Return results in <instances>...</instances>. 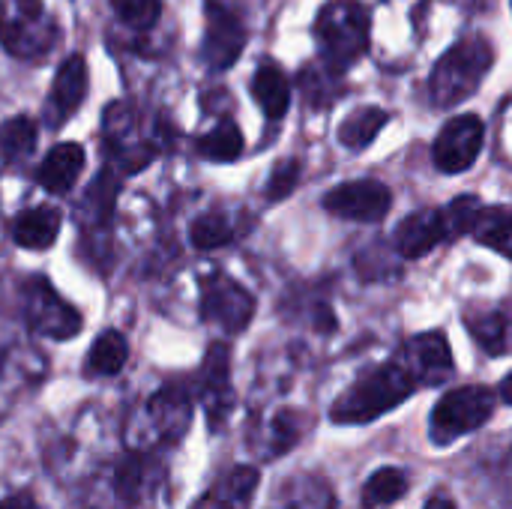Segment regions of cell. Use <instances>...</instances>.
<instances>
[{
	"mask_svg": "<svg viewBox=\"0 0 512 509\" xmlns=\"http://www.w3.org/2000/svg\"><path fill=\"white\" fill-rule=\"evenodd\" d=\"M417 381L402 363L378 366L366 375H360L330 408L333 423L339 426H363L378 420L381 414L393 411L414 393Z\"/></svg>",
	"mask_w": 512,
	"mask_h": 509,
	"instance_id": "6da1fadb",
	"label": "cell"
},
{
	"mask_svg": "<svg viewBox=\"0 0 512 509\" xmlns=\"http://www.w3.org/2000/svg\"><path fill=\"white\" fill-rule=\"evenodd\" d=\"M492 60H495V51H492V45L486 39L471 36V39L456 42L438 60V66L432 72V81H429L435 105L450 108V105H459L462 99H468L480 87V81L489 72Z\"/></svg>",
	"mask_w": 512,
	"mask_h": 509,
	"instance_id": "7a4b0ae2",
	"label": "cell"
},
{
	"mask_svg": "<svg viewBox=\"0 0 512 509\" xmlns=\"http://www.w3.org/2000/svg\"><path fill=\"white\" fill-rule=\"evenodd\" d=\"M330 72L348 69L369 45V15L357 0H333L315 24Z\"/></svg>",
	"mask_w": 512,
	"mask_h": 509,
	"instance_id": "3957f363",
	"label": "cell"
},
{
	"mask_svg": "<svg viewBox=\"0 0 512 509\" xmlns=\"http://www.w3.org/2000/svg\"><path fill=\"white\" fill-rule=\"evenodd\" d=\"M495 411V396L489 387H459L447 393L432 411V441L453 444L456 438L480 429Z\"/></svg>",
	"mask_w": 512,
	"mask_h": 509,
	"instance_id": "277c9868",
	"label": "cell"
},
{
	"mask_svg": "<svg viewBox=\"0 0 512 509\" xmlns=\"http://www.w3.org/2000/svg\"><path fill=\"white\" fill-rule=\"evenodd\" d=\"M201 312L210 324L222 327L225 333H240L249 327V321L255 315V300L243 285L216 273V276L204 279Z\"/></svg>",
	"mask_w": 512,
	"mask_h": 509,
	"instance_id": "5b68a950",
	"label": "cell"
},
{
	"mask_svg": "<svg viewBox=\"0 0 512 509\" xmlns=\"http://www.w3.org/2000/svg\"><path fill=\"white\" fill-rule=\"evenodd\" d=\"M483 147V120L477 114L453 117L435 138L432 159L444 174H462L468 171Z\"/></svg>",
	"mask_w": 512,
	"mask_h": 509,
	"instance_id": "8992f818",
	"label": "cell"
},
{
	"mask_svg": "<svg viewBox=\"0 0 512 509\" xmlns=\"http://www.w3.org/2000/svg\"><path fill=\"white\" fill-rule=\"evenodd\" d=\"M393 204V195L384 183L378 180H351L327 192L324 207L327 213L351 222H378L387 216Z\"/></svg>",
	"mask_w": 512,
	"mask_h": 509,
	"instance_id": "52a82bcc",
	"label": "cell"
},
{
	"mask_svg": "<svg viewBox=\"0 0 512 509\" xmlns=\"http://www.w3.org/2000/svg\"><path fill=\"white\" fill-rule=\"evenodd\" d=\"M27 321L36 333L51 339H69L81 330V315L66 306L42 279H33L27 285Z\"/></svg>",
	"mask_w": 512,
	"mask_h": 509,
	"instance_id": "ba28073f",
	"label": "cell"
},
{
	"mask_svg": "<svg viewBox=\"0 0 512 509\" xmlns=\"http://www.w3.org/2000/svg\"><path fill=\"white\" fill-rule=\"evenodd\" d=\"M246 45V30L234 12L222 3H207V30H204V60L213 69H228L237 63Z\"/></svg>",
	"mask_w": 512,
	"mask_h": 509,
	"instance_id": "9c48e42d",
	"label": "cell"
},
{
	"mask_svg": "<svg viewBox=\"0 0 512 509\" xmlns=\"http://www.w3.org/2000/svg\"><path fill=\"white\" fill-rule=\"evenodd\" d=\"M414 381L435 387L450 378L453 372V351L444 333H423L414 336L405 348V363H402Z\"/></svg>",
	"mask_w": 512,
	"mask_h": 509,
	"instance_id": "30bf717a",
	"label": "cell"
},
{
	"mask_svg": "<svg viewBox=\"0 0 512 509\" xmlns=\"http://www.w3.org/2000/svg\"><path fill=\"white\" fill-rule=\"evenodd\" d=\"M396 249L402 258H423L429 255L438 243L450 240L447 237V225H444V213L441 210H417L411 216H405L393 234Z\"/></svg>",
	"mask_w": 512,
	"mask_h": 509,
	"instance_id": "8fae6325",
	"label": "cell"
},
{
	"mask_svg": "<svg viewBox=\"0 0 512 509\" xmlns=\"http://www.w3.org/2000/svg\"><path fill=\"white\" fill-rule=\"evenodd\" d=\"M201 396H204L210 423L222 426V420L228 417V411L234 405L231 378H228V348L225 345H213L207 351V360L201 369Z\"/></svg>",
	"mask_w": 512,
	"mask_h": 509,
	"instance_id": "7c38bea8",
	"label": "cell"
},
{
	"mask_svg": "<svg viewBox=\"0 0 512 509\" xmlns=\"http://www.w3.org/2000/svg\"><path fill=\"white\" fill-rule=\"evenodd\" d=\"M84 96H87V63H84V57L72 54L63 60V66L54 75V87H51V120H54V126H60L63 117L78 111Z\"/></svg>",
	"mask_w": 512,
	"mask_h": 509,
	"instance_id": "4fadbf2b",
	"label": "cell"
},
{
	"mask_svg": "<svg viewBox=\"0 0 512 509\" xmlns=\"http://www.w3.org/2000/svg\"><path fill=\"white\" fill-rule=\"evenodd\" d=\"M84 171V147L75 141H63L48 150V156L39 165V186L51 195H66L78 174Z\"/></svg>",
	"mask_w": 512,
	"mask_h": 509,
	"instance_id": "5bb4252c",
	"label": "cell"
},
{
	"mask_svg": "<svg viewBox=\"0 0 512 509\" xmlns=\"http://www.w3.org/2000/svg\"><path fill=\"white\" fill-rule=\"evenodd\" d=\"M147 411H150V417H153L159 435L168 438V441H177V438L186 432L189 420H192V402H189V396H186L180 387H165V390H159V393L153 396V402H150Z\"/></svg>",
	"mask_w": 512,
	"mask_h": 509,
	"instance_id": "9a60e30c",
	"label": "cell"
},
{
	"mask_svg": "<svg viewBox=\"0 0 512 509\" xmlns=\"http://www.w3.org/2000/svg\"><path fill=\"white\" fill-rule=\"evenodd\" d=\"M57 234H60V213L54 207L24 210L12 225V237L24 249H48L57 240Z\"/></svg>",
	"mask_w": 512,
	"mask_h": 509,
	"instance_id": "2e32d148",
	"label": "cell"
},
{
	"mask_svg": "<svg viewBox=\"0 0 512 509\" xmlns=\"http://www.w3.org/2000/svg\"><path fill=\"white\" fill-rule=\"evenodd\" d=\"M252 93L261 105V111L270 117V120H279L285 117L288 105H291V84L285 78V72L276 66V63H264L255 78H252Z\"/></svg>",
	"mask_w": 512,
	"mask_h": 509,
	"instance_id": "e0dca14e",
	"label": "cell"
},
{
	"mask_svg": "<svg viewBox=\"0 0 512 509\" xmlns=\"http://www.w3.org/2000/svg\"><path fill=\"white\" fill-rule=\"evenodd\" d=\"M471 234L483 246L512 258V207H492V210L483 207L474 228H471Z\"/></svg>",
	"mask_w": 512,
	"mask_h": 509,
	"instance_id": "ac0fdd59",
	"label": "cell"
},
{
	"mask_svg": "<svg viewBox=\"0 0 512 509\" xmlns=\"http://www.w3.org/2000/svg\"><path fill=\"white\" fill-rule=\"evenodd\" d=\"M126 360H129V345H126L123 333L108 330L93 342V348L87 354V375H102V378L117 375L126 366Z\"/></svg>",
	"mask_w": 512,
	"mask_h": 509,
	"instance_id": "d6986e66",
	"label": "cell"
},
{
	"mask_svg": "<svg viewBox=\"0 0 512 509\" xmlns=\"http://www.w3.org/2000/svg\"><path fill=\"white\" fill-rule=\"evenodd\" d=\"M387 123V111L381 108H360L354 114H348L339 126V141L351 150H363L366 144L375 141V135L384 129Z\"/></svg>",
	"mask_w": 512,
	"mask_h": 509,
	"instance_id": "ffe728a7",
	"label": "cell"
},
{
	"mask_svg": "<svg viewBox=\"0 0 512 509\" xmlns=\"http://www.w3.org/2000/svg\"><path fill=\"white\" fill-rule=\"evenodd\" d=\"M198 153L210 162H234L243 153V132L231 120H222L216 129L198 138Z\"/></svg>",
	"mask_w": 512,
	"mask_h": 509,
	"instance_id": "44dd1931",
	"label": "cell"
},
{
	"mask_svg": "<svg viewBox=\"0 0 512 509\" xmlns=\"http://www.w3.org/2000/svg\"><path fill=\"white\" fill-rule=\"evenodd\" d=\"M408 492V477L399 468H381L363 486V507H387Z\"/></svg>",
	"mask_w": 512,
	"mask_h": 509,
	"instance_id": "7402d4cb",
	"label": "cell"
},
{
	"mask_svg": "<svg viewBox=\"0 0 512 509\" xmlns=\"http://www.w3.org/2000/svg\"><path fill=\"white\" fill-rule=\"evenodd\" d=\"M465 324L471 330V336L480 342L483 351L489 354H501L504 345H507V321L501 312H474V315H465Z\"/></svg>",
	"mask_w": 512,
	"mask_h": 509,
	"instance_id": "603a6c76",
	"label": "cell"
},
{
	"mask_svg": "<svg viewBox=\"0 0 512 509\" xmlns=\"http://www.w3.org/2000/svg\"><path fill=\"white\" fill-rule=\"evenodd\" d=\"M258 486V471L255 468H234L228 480L213 492L219 509H243L249 504L252 492Z\"/></svg>",
	"mask_w": 512,
	"mask_h": 509,
	"instance_id": "cb8c5ba5",
	"label": "cell"
},
{
	"mask_svg": "<svg viewBox=\"0 0 512 509\" xmlns=\"http://www.w3.org/2000/svg\"><path fill=\"white\" fill-rule=\"evenodd\" d=\"M36 147V126L30 117H12L0 126V150L6 159H24Z\"/></svg>",
	"mask_w": 512,
	"mask_h": 509,
	"instance_id": "d4e9b609",
	"label": "cell"
},
{
	"mask_svg": "<svg viewBox=\"0 0 512 509\" xmlns=\"http://www.w3.org/2000/svg\"><path fill=\"white\" fill-rule=\"evenodd\" d=\"M231 237H234V225H231L222 213H207V216L195 219L192 228H189V240H192V246L201 249V252L219 249V246H225Z\"/></svg>",
	"mask_w": 512,
	"mask_h": 509,
	"instance_id": "484cf974",
	"label": "cell"
},
{
	"mask_svg": "<svg viewBox=\"0 0 512 509\" xmlns=\"http://www.w3.org/2000/svg\"><path fill=\"white\" fill-rule=\"evenodd\" d=\"M480 210H483V204H480V198H474V195H462V198H456L447 210H441V213H444V225H447V237L453 240V237L468 234V231L474 228Z\"/></svg>",
	"mask_w": 512,
	"mask_h": 509,
	"instance_id": "4316f807",
	"label": "cell"
},
{
	"mask_svg": "<svg viewBox=\"0 0 512 509\" xmlns=\"http://www.w3.org/2000/svg\"><path fill=\"white\" fill-rule=\"evenodd\" d=\"M117 18L129 27H153L159 12H162V0H111Z\"/></svg>",
	"mask_w": 512,
	"mask_h": 509,
	"instance_id": "83f0119b",
	"label": "cell"
},
{
	"mask_svg": "<svg viewBox=\"0 0 512 509\" xmlns=\"http://www.w3.org/2000/svg\"><path fill=\"white\" fill-rule=\"evenodd\" d=\"M297 180H300V162H297V159H282V162L273 168L270 180H267V198H270V201L288 198V195L294 192Z\"/></svg>",
	"mask_w": 512,
	"mask_h": 509,
	"instance_id": "f1b7e54d",
	"label": "cell"
},
{
	"mask_svg": "<svg viewBox=\"0 0 512 509\" xmlns=\"http://www.w3.org/2000/svg\"><path fill=\"white\" fill-rule=\"evenodd\" d=\"M0 509H39V507H36V501H33L30 495H12V498L0 501Z\"/></svg>",
	"mask_w": 512,
	"mask_h": 509,
	"instance_id": "f546056e",
	"label": "cell"
},
{
	"mask_svg": "<svg viewBox=\"0 0 512 509\" xmlns=\"http://www.w3.org/2000/svg\"><path fill=\"white\" fill-rule=\"evenodd\" d=\"M426 509H456V504L450 501V498H444V495H438V498H432Z\"/></svg>",
	"mask_w": 512,
	"mask_h": 509,
	"instance_id": "4dcf8cb0",
	"label": "cell"
},
{
	"mask_svg": "<svg viewBox=\"0 0 512 509\" xmlns=\"http://www.w3.org/2000/svg\"><path fill=\"white\" fill-rule=\"evenodd\" d=\"M501 399H504L507 405H512V372L504 378V384H501Z\"/></svg>",
	"mask_w": 512,
	"mask_h": 509,
	"instance_id": "1f68e13d",
	"label": "cell"
}]
</instances>
